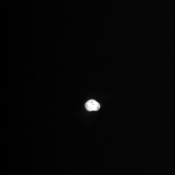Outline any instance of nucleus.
<instances>
[{"mask_svg":"<svg viewBox=\"0 0 175 175\" xmlns=\"http://www.w3.org/2000/svg\"><path fill=\"white\" fill-rule=\"evenodd\" d=\"M85 108L89 112L97 111L100 109V105L94 100H90L85 104Z\"/></svg>","mask_w":175,"mask_h":175,"instance_id":"obj_1","label":"nucleus"}]
</instances>
